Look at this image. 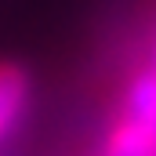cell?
I'll use <instances>...</instances> for the list:
<instances>
[{
  "label": "cell",
  "mask_w": 156,
  "mask_h": 156,
  "mask_svg": "<svg viewBox=\"0 0 156 156\" xmlns=\"http://www.w3.org/2000/svg\"><path fill=\"white\" fill-rule=\"evenodd\" d=\"M145 66H149V69H156V22H153L149 40H145Z\"/></svg>",
  "instance_id": "cell-4"
},
{
  "label": "cell",
  "mask_w": 156,
  "mask_h": 156,
  "mask_svg": "<svg viewBox=\"0 0 156 156\" xmlns=\"http://www.w3.org/2000/svg\"><path fill=\"white\" fill-rule=\"evenodd\" d=\"M120 116L156 131V69L138 66L131 73V80L123 83V94H120Z\"/></svg>",
  "instance_id": "cell-2"
},
{
  "label": "cell",
  "mask_w": 156,
  "mask_h": 156,
  "mask_svg": "<svg viewBox=\"0 0 156 156\" xmlns=\"http://www.w3.org/2000/svg\"><path fill=\"white\" fill-rule=\"evenodd\" d=\"M98 156H156V131L127 116H116V123L105 131Z\"/></svg>",
  "instance_id": "cell-3"
},
{
  "label": "cell",
  "mask_w": 156,
  "mask_h": 156,
  "mask_svg": "<svg viewBox=\"0 0 156 156\" xmlns=\"http://www.w3.org/2000/svg\"><path fill=\"white\" fill-rule=\"evenodd\" d=\"M29 94H33L29 73L18 62H0V149L11 138V131L22 123L29 109Z\"/></svg>",
  "instance_id": "cell-1"
}]
</instances>
